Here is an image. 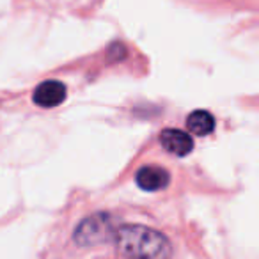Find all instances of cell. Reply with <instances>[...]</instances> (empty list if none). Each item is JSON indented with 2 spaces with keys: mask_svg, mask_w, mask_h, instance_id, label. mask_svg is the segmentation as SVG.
Wrapping results in <instances>:
<instances>
[{
  "mask_svg": "<svg viewBox=\"0 0 259 259\" xmlns=\"http://www.w3.org/2000/svg\"><path fill=\"white\" fill-rule=\"evenodd\" d=\"M115 247L119 252L132 257H169L172 254L169 240L165 234L151 229V227L139 226H119L114 233Z\"/></svg>",
  "mask_w": 259,
  "mask_h": 259,
  "instance_id": "1",
  "label": "cell"
},
{
  "mask_svg": "<svg viewBox=\"0 0 259 259\" xmlns=\"http://www.w3.org/2000/svg\"><path fill=\"white\" fill-rule=\"evenodd\" d=\"M117 224L107 213H98V215L87 217L76 226L75 233H73V241L78 247H96V245L103 243V241L110 240L114 236Z\"/></svg>",
  "mask_w": 259,
  "mask_h": 259,
  "instance_id": "2",
  "label": "cell"
},
{
  "mask_svg": "<svg viewBox=\"0 0 259 259\" xmlns=\"http://www.w3.org/2000/svg\"><path fill=\"white\" fill-rule=\"evenodd\" d=\"M34 103L43 108L59 107L66 100V87L59 80H47L39 83L34 91Z\"/></svg>",
  "mask_w": 259,
  "mask_h": 259,
  "instance_id": "3",
  "label": "cell"
},
{
  "mask_svg": "<svg viewBox=\"0 0 259 259\" xmlns=\"http://www.w3.org/2000/svg\"><path fill=\"white\" fill-rule=\"evenodd\" d=\"M137 185L146 192H158L167 188V185L170 183V176L163 167L158 165H146L141 167L135 176Z\"/></svg>",
  "mask_w": 259,
  "mask_h": 259,
  "instance_id": "4",
  "label": "cell"
},
{
  "mask_svg": "<svg viewBox=\"0 0 259 259\" xmlns=\"http://www.w3.org/2000/svg\"><path fill=\"white\" fill-rule=\"evenodd\" d=\"M160 144L163 146V149L176 156H187L188 153L194 149V141L192 137L183 132V130L176 128H167L160 134Z\"/></svg>",
  "mask_w": 259,
  "mask_h": 259,
  "instance_id": "5",
  "label": "cell"
},
{
  "mask_svg": "<svg viewBox=\"0 0 259 259\" xmlns=\"http://www.w3.org/2000/svg\"><path fill=\"white\" fill-rule=\"evenodd\" d=\"M187 126L194 135H209L215 130V117L208 110H194L187 117Z\"/></svg>",
  "mask_w": 259,
  "mask_h": 259,
  "instance_id": "6",
  "label": "cell"
}]
</instances>
